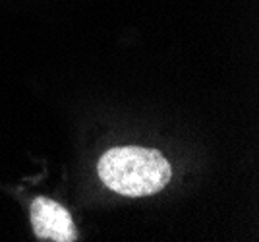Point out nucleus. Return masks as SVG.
<instances>
[{"instance_id": "obj_1", "label": "nucleus", "mask_w": 259, "mask_h": 242, "mask_svg": "<svg viewBox=\"0 0 259 242\" xmlns=\"http://www.w3.org/2000/svg\"><path fill=\"white\" fill-rule=\"evenodd\" d=\"M97 171L105 186L128 198L153 196L161 192L172 176V167L161 151L138 145L105 151L99 159Z\"/></svg>"}, {"instance_id": "obj_2", "label": "nucleus", "mask_w": 259, "mask_h": 242, "mask_svg": "<svg viewBox=\"0 0 259 242\" xmlns=\"http://www.w3.org/2000/svg\"><path fill=\"white\" fill-rule=\"evenodd\" d=\"M33 232L39 240L74 242L77 240V231L70 211L47 196H37L29 208Z\"/></svg>"}]
</instances>
